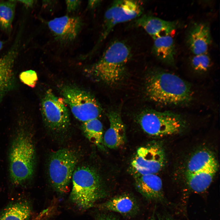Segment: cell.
Masks as SVG:
<instances>
[{"instance_id":"cell-18","label":"cell","mask_w":220,"mask_h":220,"mask_svg":"<svg viewBox=\"0 0 220 220\" xmlns=\"http://www.w3.org/2000/svg\"><path fill=\"white\" fill-rule=\"evenodd\" d=\"M217 160L206 168L192 174H186L189 188L196 193L205 191L212 183L218 169Z\"/></svg>"},{"instance_id":"cell-19","label":"cell","mask_w":220,"mask_h":220,"mask_svg":"<svg viewBox=\"0 0 220 220\" xmlns=\"http://www.w3.org/2000/svg\"><path fill=\"white\" fill-rule=\"evenodd\" d=\"M152 51L156 57L162 62L171 66L175 64V46L174 39L170 35L154 39Z\"/></svg>"},{"instance_id":"cell-23","label":"cell","mask_w":220,"mask_h":220,"mask_svg":"<svg viewBox=\"0 0 220 220\" xmlns=\"http://www.w3.org/2000/svg\"><path fill=\"white\" fill-rule=\"evenodd\" d=\"M16 1L9 0L0 2V26L4 30H8L11 27Z\"/></svg>"},{"instance_id":"cell-12","label":"cell","mask_w":220,"mask_h":220,"mask_svg":"<svg viewBox=\"0 0 220 220\" xmlns=\"http://www.w3.org/2000/svg\"><path fill=\"white\" fill-rule=\"evenodd\" d=\"M134 179L137 190L146 200L166 203L162 180L156 174L135 175Z\"/></svg>"},{"instance_id":"cell-32","label":"cell","mask_w":220,"mask_h":220,"mask_svg":"<svg viewBox=\"0 0 220 220\" xmlns=\"http://www.w3.org/2000/svg\"><path fill=\"white\" fill-rule=\"evenodd\" d=\"M3 45V42L2 41H0V50L2 49V48Z\"/></svg>"},{"instance_id":"cell-13","label":"cell","mask_w":220,"mask_h":220,"mask_svg":"<svg viewBox=\"0 0 220 220\" xmlns=\"http://www.w3.org/2000/svg\"><path fill=\"white\" fill-rule=\"evenodd\" d=\"M135 20V25L143 28L154 40L170 35L180 25L178 21L166 20L148 15H141Z\"/></svg>"},{"instance_id":"cell-14","label":"cell","mask_w":220,"mask_h":220,"mask_svg":"<svg viewBox=\"0 0 220 220\" xmlns=\"http://www.w3.org/2000/svg\"><path fill=\"white\" fill-rule=\"evenodd\" d=\"M82 25L79 17L68 16L55 18L47 23L48 27L54 35L65 41L75 39L80 32Z\"/></svg>"},{"instance_id":"cell-5","label":"cell","mask_w":220,"mask_h":220,"mask_svg":"<svg viewBox=\"0 0 220 220\" xmlns=\"http://www.w3.org/2000/svg\"><path fill=\"white\" fill-rule=\"evenodd\" d=\"M79 156L76 151L64 148L54 151L49 157L47 171L50 184L57 193L63 194L68 191Z\"/></svg>"},{"instance_id":"cell-11","label":"cell","mask_w":220,"mask_h":220,"mask_svg":"<svg viewBox=\"0 0 220 220\" xmlns=\"http://www.w3.org/2000/svg\"><path fill=\"white\" fill-rule=\"evenodd\" d=\"M20 45V40L16 39L9 50L0 57V102L14 86L13 67Z\"/></svg>"},{"instance_id":"cell-8","label":"cell","mask_w":220,"mask_h":220,"mask_svg":"<svg viewBox=\"0 0 220 220\" xmlns=\"http://www.w3.org/2000/svg\"><path fill=\"white\" fill-rule=\"evenodd\" d=\"M63 98L55 95L51 90L45 93L41 102L44 123L49 130L56 134L64 133L70 125L69 114Z\"/></svg>"},{"instance_id":"cell-9","label":"cell","mask_w":220,"mask_h":220,"mask_svg":"<svg viewBox=\"0 0 220 220\" xmlns=\"http://www.w3.org/2000/svg\"><path fill=\"white\" fill-rule=\"evenodd\" d=\"M143 10L142 2L139 1L121 0L113 2L105 12L99 42L105 39L116 25L136 19L142 15Z\"/></svg>"},{"instance_id":"cell-31","label":"cell","mask_w":220,"mask_h":220,"mask_svg":"<svg viewBox=\"0 0 220 220\" xmlns=\"http://www.w3.org/2000/svg\"><path fill=\"white\" fill-rule=\"evenodd\" d=\"M147 220H156L154 215L148 218ZM159 220H160L159 219Z\"/></svg>"},{"instance_id":"cell-2","label":"cell","mask_w":220,"mask_h":220,"mask_svg":"<svg viewBox=\"0 0 220 220\" xmlns=\"http://www.w3.org/2000/svg\"><path fill=\"white\" fill-rule=\"evenodd\" d=\"M145 92L150 100L164 106L186 105L193 98L189 83L176 75L159 69L152 71L147 77Z\"/></svg>"},{"instance_id":"cell-7","label":"cell","mask_w":220,"mask_h":220,"mask_svg":"<svg viewBox=\"0 0 220 220\" xmlns=\"http://www.w3.org/2000/svg\"><path fill=\"white\" fill-rule=\"evenodd\" d=\"M63 99L68 105L74 117L83 123L98 119L101 108L95 97L88 92L72 86L61 89Z\"/></svg>"},{"instance_id":"cell-6","label":"cell","mask_w":220,"mask_h":220,"mask_svg":"<svg viewBox=\"0 0 220 220\" xmlns=\"http://www.w3.org/2000/svg\"><path fill=\"white\" fill-rule=\"evenodd\" d=\"M138 121L146 134L156 137L176 134L185 125L184 119L180 114L170 111L152 109L141 112L138 116Z\"/></svg>"},{"instance_id":"cell-21","label":"cell","mask_w":220,"mask_h":220,"mask_svg":"<svg viewBox=\"0 0 220 220\" xmlns=\"http://www.w3.org/2000/svg\"><path fill=\"white\" fill-rule=\"evenodd\" d=\"M82 129L86 137L91 143L101 147L103 144V130L101 122L98 119L83 123Z\"/></svg>"},{"instance_id":"cell-20","label":"cell","mask_w":220,"mask_h":220,"mask_svg":"<svg viewBox=\"0 0 220 220\" xmlns=\"http://www.w3.org/2000/svg\"><path fill=\"white\" fill-rule=\"evenodd\" d=\"M32 213L29 201L23 200L13 202L0 213V220H29Z\"/></svg>"},{"instance_id":"cell-4","label":"cell","mask_w":220,"mask_h":220,"mask_svg":"<svg viewBox=\"0 0 220 220\" xmlns=\"http://www.w3.org/2000/svg\"><path fill=\"white\" fill-rule=\"evenodd\" d=\"M130 55V49L126 44L120 41H114L87 72L107 84L113 85L122 78Z\"/></svg>"},{"instance_id":"cell-30","label":"cell","mask_w":220,"mask_h":220,"mask_svg":"<svg viewBox=\"0 0 220 220\" xmlns=\"http://www.w3.org/2000/svg\"><path fill=\"white\" fill-rule=\"evenodd\" d=\"M160 220H175L168 216H164L161 219H160Z\"/></svg>"},{"instance_id":"cell-26","label":"cell","mask_w":220,"mask_h":220,"mask_svg":"<svg viewBox=\"0 0 220 220\" xmlns=\"http://www.w3.org/2000/svg\"><path fill=\"white\" fill-rule=\"evenodd\" d=\"M81 2L80 0H66L65 3L67 12L71 13L75 11L79 6Z\"/></svg>"},{"instance_id":"cell-1","label":"cell","mask_w":220,"mask_h":220,"mask_svg":"<svg viewBox=\"0 0 220 220\" xmlns=\"http://www.w3.org/2000/svg\"><path fill=\"white\" fill-rule=\"evenodd\" d=\"M11 139L8 153L10 180L15 186L23 185L34 174L36 151L33 134L27 122L20 121Z\"/></svg>"},{"instance_id":"cell-22","label":"cell","mask_w":220,"mask_h":220,"mask_svg":"<svg viewBox=\"0 0 220 220\" xmlns=\"http://www.w3.org/2000/svg\"><path fill=\"white\" fill-rule=\"evenodd\" d=\"M213 154L207 150H200L191 158L188 163L186 174H192L204 169L216 161Z\"/></svg>"},{"instance_id":"cell-24","label":"cell","mask_w":220,"mask_h":220,"mask_svg":"<svg viewBox=\"0 0 220 220\" xmlns=\"http://www.w3.org/2000/svg\"><path fill=\"white\" fill-rule=\"evenodd\" d=\"M211 63L210 57L207 53L195 55L191 61L193 69L198 72H204L208 70Z\"/></svg>"},{"instance_id":"cell-29","label":"cell","mask_w":220,"mask_h":220,"mask_svg":"<svg viewBox=\"0 0 220 220\" xmlns=\"http://www.w3.org/2000/svg\"><path fill=\"white\" fill-rule=\"evenodd\" d=\"M21 2L27 7H31L34 4V1L33 0H21L18 1Z\"/></svg>"},{"instance_id":"cell-10","label":"cell","mask_w":220,"mask_h":220,"mask_svg":"<svg viewBox=\"0 0 220 220\" xmlns=\"http://www.w3.org/2000/svg\"><path fill=\"white\" fill-rule=\"evenodd\" d=\"M164 152L157 144L148 145L139 148L131 163L135 175L156 174L164 166Z\"/></svg>"},{"instance_id":"cell-3","label":"cell","mask_w":220,"mask_h":220,"mask_svg":"<svg viewBox=\"0 0 220 220\" xmlns=\"http://www.w3.org/2000/svg\"><path fill=\"white\" fill-rule=\"evenodd\" d=\"M72 181L70 200L80 210H85L94 207L98 200L108 195L98 174L89 166L75 168Z\"/></svg>"},{"instance_id":"cell-16","label":"cell","mask_w":220,"mask_h":220,"mask_svg":"<svg viewBox=\"0 0 220 220\" xmlns=\"http://www.w3.org/2000/svg\"><path fill=\"white\" fill-rule=\"evenodd\" d=\"M94 206L101 210L116 212L129 217L135 215L139 210L136 199L128 193L115 196L104 202L96 204Z\"/></svg>"},{"instance_id":"cell-27","label":"cell","mask_w":220,"mask_h":220,"mask_svg":"<svg viewBox=\"0 0 220 220\" xmlns=\"http://www.w3.org/2000/svg\"><path fill=\"white\" fill-rule=\"evenodd\" d=\"M96 220H120L117 216L109 213H101L98 214L96 217Z\"/></svg>"},{"instance_id":"cell-17","label":"cell","mask_w":220,"mask_h":220,"mask_svg":"<svg viewBox=\"0 0 220 220\" xmlns=\"http://www.w3.org/2000/svg\"><path fill=\"white\" fill-rule=\"evenodd\" d=\"M107 116L109 127L104 135L103 144L109 148H117L123 145L126 141L125 125L117 111H111Z\"/></svg>"},{"instance_id":"cell-28","label":"cell","mask_w":220,"mask_h":220,"mask_svg":"<svg viewBox=\"0 0 220 220\" xmlns=\"http://www.w3.org/2000/svg\"><path fill=\"white\" fill-rule=\"evenodd\" d=\"M101 1L99 0H90L88 1V7L91 9L96 7L100 3Z\"/></svg>"},{"instance_id":"cell-15","label":"cell","mask_w":220,"mask_h":220,"mask_svg":"<svg viewBox=\"0 0 220 220\" xmlns=\"http://www.w3.org/2000/svg\"><path fill=\"white\" fill-rule=\"evenodd\" d=\"M186 41L194 55L207 53L212 42L209 24L204 22L194 24L189 31Z\"/></svg>"},{"instance_id":"cell-25","label":"cell","mask_w":220,"mask_h":220,"mask_svg":"<svg viewBox=\"0 0 220 220\" xmlns=\"http://www.w3.org/2000/svg\"><path fill=\"white\" fill-rule=\"evenodd\" d=\"M21 81L24 84L32 88L35 86L38 80L36 72L30 70L21 72L20 75Z\"/></svg>"}]
</instances>
